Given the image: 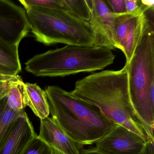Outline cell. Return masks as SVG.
I'll list each match as a JSON object with an SVG mask.
<instances>
[{
    "instance_id": "obj_5",
    "label": "cell",
    "mask_w": 154,
    "mask_h": 154,
    "mask_svg": "<svg viewBox=\"0 0 154 154\" xmlns=\"http://www.w3.org/2000/svg\"><path fill=\"white\" fill-rule=\"evenodd\" d=\"M26 11L30 30L38 42L46 45L94 46L93 34L88 21L64 10L32 7Z\"/></svg>"
},
{
    "instance_id": "obj_11",
    "label": "cell",
    "mask_w": 154,
    "mask_h": 154,
    "mask_svg": "<svg viewBox=\"0 0 154 154\" xmlns=\"http://www.w3.org/2000/svg\"><path fill=\"white\" fill-rule=\"evenodd\" d=\"M38 136L49 146L66 154H81V150L83 147L70 138L49 117L40 119L39 135Z\"/></svg>"
},
{
    "instance_id": "obj_26",
    "label": "cell",
    "mask_w": 154,
    "mask_h": 154,
    "mask_svg": "<svg viewBox=\"0 0 154 154\" xmlns=\"http://www.w3.org/2000/svg\"></svg>"
},
{
    "instance_id": "obj_9",
    "label": "cell",
    "mask_w": 154,
    "mask_h": 154,
    "mask_svg": "<svg viewBox=\"0 0 154 154\" xmlns=\"http://www.w3.org/2000/svg\"><path fill=\"white\" fill-rule=\"evenodd\" d=\"M90 8L89 21L93 34L94 46L115 49L112 40L114 14L102 0H86Z\"/></svg>"
},
{
    "instance_id": "obj_21",
    "label": "cell",
    "mask_w": 154,
    "mask_h": 154,
    "mask_svg": "<svg viewBox=\"0 0 154 154\" xmlns=\"http://www.w3.org/2000/svg\"><path fill=\"white\" fill-rule=\"evenodd\" d=\"M12 80H9L0 82V96L7 93L10 86L12 83Z\"/></svg>"
},
{
    "instance_id": "obj_2",
    "label": "cell",
    "mask_w": 154,
    "mask_h": 154,
    "mask_svg": "<svg viewBox=\"0 0 154 154\" xmlns=\"http://www.w3.org/2000/svg\"><path fill=\"white\" fill-rule=\"evenodd\" d=\"M45 91L52 119L70 138L82 146L95 145L118 124L59 86L49 85Z\"/></svg>"
},
{
    "instance_id": "obj_23",
    "label": "cell",
    "mask_w": 154,
    "mask_h": 154,
    "mask_svg": "<svg viewBox=\"0 0 154 154\" xmlns=\"http://www.w3.org/2000/svg\"><path fill=\"white\" fill-rule=\"evenodd\" d=\"M15 76H9V75H0V82H6V81H9L11 79L14 78Z\"/></svg>"
},
{
    "instance_id": "obj_4",
    "label": "cell",
    "mask_w": 154,
    "mask_h": 154,
    "mask_svg": "<svg viewBox=\"0 0 154 154\" xmlns=\"http://www.w3.org/2000/svg\"><path fill=\"white\" fill-rule=\"evenodd\" d=\"M115 58L109 48L66 45L35 55L25 63V69L38 77H65L103 70Z\"/></svg>"
},
{
    "instance_id": "obj_13",
    "label": "cell",
    "mask_w": 154,
    "mask_h": 154,
    "mask_svg": "<svg viewBox=\"0 0 154 154\" xmlns=\"http://www.w3.org/2000/svg\"><path fill=\"white\" fill-rule=\"evenodd\" d=\"M0 68L4 74L18 75L22 70L19 46L9 44L0 39Z\"/></svg>"
},
{
    "instance_id": "obj_15",
    "label": "cell",
    "mask_w": 154,
    "mask_h": 154,
    "mask_svg": "<svg viewBox=\"0 0 154 154\" xmlns=\"http://www.w3.org/2000/svg\"><path fill=\"white\" fill-rule=\"evenodd\" d=\"M23 81L20 76L11 85L7 94V103L11 109L16 111L24 110L22 84Z\"/></svg>"
},
{
    "instance_id": "obj_7",
    "label": "cell",
    "mask_w": 154,
    "mask_h": 154,
    "mask_svg": "<svg viewBox=\"0 0 154 154\" xmlns=\"http://www.w3.org/2000/svg\"><path fill=\"white\" fill-rule=\"evenodd\" d=\"M94 146L111 154H153L154 142L146 141L127 128L117 124Z\"/></svg>"
},
{
    "instance_id": "obj_10",
    "label": "cell",
    "mask_w": 154,
    "mask_h": 154,
    "mask_svg": "<svg viewBox=\"0 0 154 154\" xmlns=\"http://www.w3.org/2000/svg\"><path fill=\"white\" fill-rule=\"evenodd\" d=\"M37 136L32 122L24 111L17 119L0 154H22L31 140Z\"/></svg>"
},
{
    "instance_id": "obj_16",
    "label": "cell",
    "mask_w": 154,
    "mask_h": 154,
    "mask_svg": "<svg viewBox=\"0 0 154 154\" xmlns=\"http://www.w3.org/2000/svg\"><path fill=\"white\" fill-rule=\"evenodd\" d=\"M62 2L65 11L79 19L89 21L91 13L86 0H62Z\"/></svg>"
},
{
    "instance_id": "obj_6",
    "label": "cell",
    "mask_w": 154,
    "mask_h": 154,
    "mask_svg": "<svg viewBox=\"0 0 154 154\" xmlns=\"http://www.w3.org/2000/svg\"><path fill=\"white\" fill-rule=\"evenodd\" d=\"M148 10H142L133 14H114L112 40L115 48L125 55L126 64L130 63L150 22Z\"/></svg>"
},
{
    "instance_id": "obj_22",
    "label": "cell",
    "mask_w": 154,
    "mask_h": 154,
    "mask_svg": "<svg viewBox=\"0 0 154 154\" xmlns=\"http://www.w3.org/2000/svg\"><path fill=\"white\" fill-rule=\"evenodd\" d=\"M142 4L149 9H154V1H146L141 0Z\"/></svg>"
},
{
    "instance_id": "obj_19",
    "label": "cell",
    "mask_w": 154,
    "mask_h": 154,
    "mask_svg": "<svg viewBox=\"0 0 154 154\" xmlns=\"http://www.w3.org/2000/svg\"><path fill=\"white\" fill-rule=\"evenodd\" d=\"M104 1L112 13L116 14L126 13L125 0H106Z\"/></svg>"
},
{
    "instance_id": "obj_12",
    "label": "cell",
    "mask_w": 154,
    "mask_h": 154,
    "mask_svg": "<svg viewBox=\"0 0 154 154\" xmlns=\"http://www.w3.org/2000/svg\"><path fill=\"white\" fill-rule=\"evenodd\" d=\"M22 92L25 108L27 106L29 107L40 119L49 116V103L45 91L37 84L23 82Z\"/></svg>"
},
{
    "instance_id": "obj_18",
    "label": "cell",
    "mask_w": 154,
    "mask_h": 154,
    "mask_svg": "<svg viewBox=\"0 0 154 154\" xmlns=\"http://www.w3.org/2000/svg\"><path fill=\"white\" fill-rule=\"evenodd\" d=\"M22 154H52L50 146L36 136L28 145Z\"/></svg>"
},
{
    "instance_id": "obj_24",
    "label": "cell",
    "mask_w": 154,
    "mask_h": 154,
    "mask_svg": "<svg viewBox=\"0 0 154 154\" xmlns=\"http://www.w3.org/2000/svg\"><path fill=\"white\" fill-rule=\"evenodd\" d=\"M50 149H51V153L52 154H66L55 148L53 147L50 146Z\"/></svg>"
},
{
    "instance_id": "obj_8",
    "label": "cell",
    "mask_w": 154,
    "mask_h": 154,
    "mask_svg": "<svg viewBox=\"0 0 154 154\" xmlns=\"http://www.w3.org/2000/svg\"><path fill=\"white\" fill-rule=\"evenodd\" d=\"M26 10L9 0H0V39L19 46L29 33Z\"/></svg>"
},
{
    "instance_id": "obj_17",
    "label": "cell",
    "mask_w": 154,
    "mask_h": 154,
    "mask_svg": "<svg viewBox=\"0 0 154 154\" xmlns=\"http://www.w3.org/2000/svg\"><path fill=\"white\" fill-rule=\"evenodd\" d=\"M19 2L25 10L32 7L64 10L62 0H20Z\"/></svg>"
},
{
    "instance_id": "obj_20",
    "label": "cell",
    "mask_w": 154,
    "mask_h": 154,
    "mask_svg": "<svg viewBox=\"0 0 154 154\" xmlns=\"http://www.w3.org/2000/svg\"><path fill=\"white\" fill-rule=\"evenodd\" d=\"M81 154H111L97 148L95 146L91 147L88 148H82Z\"/></svg>"
},
{
    "instance_id": "obj_3",
    "label": "cell",
    "mask_w": 154,
    "mask_h": 154,
    "mask_svg": "<svg viewBox=\"0 0 154 154\" xmlns=\"http://www.w3.org/2000/svg\"><path fill=\"white\" fill-rule=\"evenodd\" d=\"M154 21L146 29L128 68L131 107L133 117L141 126L148 140L154 142Z\"/></svg>"
},
{
    "instance_id": "obj_1",
    "label": "cell",
    "mask_w": 154,
    "mask_h": 154,
    "mask_svg": "<svg viewBox=\"0 0 154 154\" xmlns=\"http://www.w3.org/2000/svg\"><path fill=\"white\" fill-rule=\"evenodd\" d=\"M70 95L97 109L117 124L148 141L132 114L130 101L128 68L94 73L75 82Z\"/></svg>"
},
{
    "instance_id": "obj_25",
    "label": "cell",
    "mask_w": 154,
    "mask_h": 154,
    "mask_svg": "<svg viewBox=\"0 0 154 154\" xmlns=\"http://www.w3.org/2000/svg\"><path fill=\"white\" fill-rule=\"evenodd\" d=\"M0 75H6L4 74V73H3V72H2V71L1 68H0Z\"/></svg>"
},
{
    "instance_id": "obj_14",
    "label": "cell",
    "mask_w": 154,
    "mask_h": 154,
    "mask_svg": "<svg viewBox=\"0 0 154 154\" xmlns=\"http://www.w3.org/2000/svg\"><path fill=\"white\" fill-rule=\"evenodd\" d=\"M7 94L0 96V149L7 140L17 119L25 111H16L11 109L7 103Z\"/></svg>"
}]
</instances>
